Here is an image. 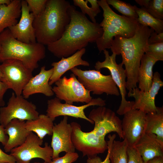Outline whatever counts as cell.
Segmentation results:
<instances>
[{
  "mask_svg": "<svg viewBox=\"0 0 163 163\" xmlns=\"http://www.w3.org/2000/svg\"><path fill=\"white\" fill-rule=\"evenodd\" d=\"M70 21L61 37L47 45L48 50L58 58H66L85 48L89 43L96 42L102 35L99 24L89 20L75 6L69 8Z\"/></svg>",
  "mask_w": 163,
  "mask_h": 163,
  "instance_id": "cell-1",
  "label": "cell"
},
{
  "mask_svg": "<svg viewBox=\"0 0 163 163\" xmlns=\"http://www.w3.org/2000/svg\"><path fill=\"white\" fill-rule=\"evenodd\" d=\"M154 31L139 24L133 37L125 38L117 36L112 42L110 49L113 53L122 56L121 63L125 66L127 78L126 88L129 92L137 87L141 60L145 53L148 39Z\"/></svg>",
  "mask_w": 163,
  "mask_h": 163,
  "instance_id": "cell-2",
  "label": "cell"
},
{
  "mask_svg": "<svg viewBox=\"0 0 163 163\" xmlns=\"http://www.w3.org/2000/svg\"><path fill=\"white\" fill-rule=\"evenodd\" d=\"M69 2L47 0L43 11L33 23L37 42L47 46L59 40L70 21Z\"/></svg>",
  "mask_w": 163,
  "mask_h": 163,
  "instance_id": "cell-3",
  "label": "cell"
},
{
  "mask_svg": "<svg viewBox=\"0 0 163 163\" xmlns=\"http://www.w3.org/2000/svg\"><path fill=\"white\" fill-rule=\"evenodd\" d=\"M0 62L11 59L19 60L32 71L46 56L44 45L37 42L27 44L21 42L12 36L8 28L0 34Z\"/></svg>",
  "mask_w": 163,
  "mask_h": 163,
  "instance_id": "cell-4",
  "label": "cell"
},
{
  "mask_svg": "<svg viewBox=\"0 0 163 163\" xmlns=\"http://www.w3.org/2000/svg\"><path fill=\"white\" fill-rule=\"evenodd\" d=\"M97 2L103 11L104 18L99 24L103 29V33L96 42L100 53L105 49L110 48L113 38L116 36L125 38L133 37L139 24L136 20L116 13L106 0H98Z\"/></svg>",
  "mask_w": 163,
  "mask_h": 163,
  "instance_id": "cell-5",
  "label": "cell"
},
{
  "mask_svg": "<svg viewBox=\"0 0 163 163\" xmlns=\"http://www.w3.org/2000/svg\"><path fill=\"white\" fill-rule=\"evenodd\" d=\"M70 70L85 88L92 92L94 94L100 95L104 93L107 95L119 96L120 93L110 75H104L100 70H83L74 67Z\"/></svg>",
  "mask_w": 163,
  "mask_h": 163,
  "instance_id": "cell-6",
  "label": "cell"
},
{
  "mask_svg": "<svg viewBox=\"0 0 163 163\" xmlns=\"http://www.w3.org/2000/svg\"><path fill=\"white\" fill-rule=\"evenodd\" d=\"M43 142V139L30 132L24 143L12 149L10 155L14 158L16 163H30L32 159L36 158L50 163L52 160L53 150L47 142L45 143L44 147H41Z\"/></svg>",
  "mask_w": 163,
  "mask_h": 163,
  "instance_id": "cell-7",
  "label": "cell"
},
{
  "mask_svg": "<svg viewBox=\"0 0 163 163\" xmlns=\"http://www.w3.org/2000/svg\"><path fill=\"white\" fill-rule=\"evenodd\" d=\"M105 59L101 62L98 61L95 63L94 67L97 70H100L104 68L107 69L110 73V75L118 87L121 97L120 106L117 111V113L120 115H123L126 112L132 109L134 101L126 100V78L125 69L121 63L117 64L116 62L117 55L113 53L110 55L109 52L105 49L103 50Z\"/></svg>",
  "mask_w": 163,
  "mask_h": 163,
  "instance_id": "cell-8",
  "label": "cell"
},
{
  "mask_svg": "<svg viewBox=\"0 0 163 163\" xmlns=\"http://www.w3.org/2000/svg\"><path fill=\"white\" fill-rule=\"evenodd\" d=\"M39 115L36 105L23 96L16 95L13 92L7 106L0 108V122L5 128L12 120L24 121L34 120Z\"/></svg>",
  "mask_w": 163,
  "mask_h": 163,
  "instance_id": "cell-9",
  "label": "cell"
},
{
  "mask_svg": "<svg viewBox=\"0 0 163 163\" xmlns=\"http://www.w3.org/2000/svg\"><path fill=\"white\" fill-rule=\"evenodd\" d=\"M70 124L72 128V143L75 149L82 153L83 157L86 155L88 158L93 157L107 150V143L105 138L97 136L92 131H83L77 122H73Z\"/></svg>",
  "mask_w": 163,
  "mask_h": 163,
  "instance_id": "cell-10",
  "label": "cell"
},
{
  "mask_svg": "<svg viewBox=\"0 0 163 163\" xmlns=\"http://www.w3.org/2000/svg\"><path fill=\"white\" fill-rule=\"evenodd\" d=\"M68 78L66 76L55 83L52 90L56 97L65 103L72 105L73 102L88 104L92 99L90 92L84 87L73 73Z\"/></svg>",
  "mask_w": 163,
  "mask_h": 163,
  "instance_id": "cell-11",
  "label": "cell"
},
{
  "mask_svg": "<svg viewBox=\"0 0 163 163\" xmlns=\"http://www.w3.org/2000/svg\"><path fill=\"white\" fill-rule=\"evenodd\" d=\"M2 73V81L16 95H21L25 86L33 76V71L26 68L20 60L14 59L6 60L0 65Z\"/></svg>",
  "mask_w": 163,
  "mask_h": 163,
  "instance_id": "cell-12",
  "label": "cell"
},
{
  "mask_svg": "<svg viewBox=\"0 0 163 163\" xmlns=\"http://www.w3.org/2000/svg\"><path fill=\"white\" fill-rule=\"evenodd\" d=\"M88 118L94 123L92 131L97 136L105 138L108 133L115 132L120 139H123L122 120L111 109L99 106L91 111Z\"/></svg>",
  "mask_w": 163,
  "mask_h": 163,
  "instance_id": "cell-13",
  "label": "cell"
},
{
  "mask_svg": "<svg viewBox=\"0 0 163 163\" xmlns=\"http://www.w3.org/2000/svg\"><path fill=\"white\" fill-rule=\"evenodd\" d=\"M106 101L100 97L92 98L89 103L81 106H76L66 103L63 104L61 100L56 97L47 101L46 115L53 121L56 117L59 116H69L76 118L85 119L92 124L94 122L87 117L84 110L92 106H104Z\"/></svg>",
  "mask_w": 163,
  "mask_h": 163,
  "instance_id": "cell-14",
  "label": "cell"
},
{
  "mask_svg": "<svg viewBox=\"0 0 163 163\" xmlns=\"http://www.w3.org/2000/svg\"><path fill=\"white\" fill-rule=\"evenodd\" d=\"M146 114L140 110L131 109L123 115L122 120L123 140L128 146L133 147L145 133Z\"/></svg>",
  "mask_w": 163,
  "mask_h": 163,
  "instance_id": "cell-15",
  "label": "cell"
},
{
  "mask_svg": "<svg viewBox=\"0 0 163 163\" xmlns=\"http://www.w3.org/2000/svg\"><path fill=\"white\" fill-rule=\"evenodd\" d=\"M163 86L160 74L158 72H155L152 85L149 91H142L136 87L128 93L129 97L135 99L132 109L140 110L145 114L155 112L157 110L155 103V96Z\"/></svg>",
  "mask_w": 163,
  "mask_h": 163,
  "instance_id": "cell-16",
  "label": "cell"
},
{
  "mask_svg": "<svg viewBox=\"0 0 163 163\" xmlns=\"http://www.w3.org/2000/svg\"><path fill=\"white\" fill-rule=\"evenodd\" d=\"M68 116H64L63 119L53 126L51 142L53 151L52 160L59 157L61 152H75L71 139L72 128L70 124L68 123Z\"/></svg>",
  "mask_w": 163,
  "mask_h": 163,
  "instance_id": "cell-17",
  "label": "cell"
},
{
  "mask_svg": "<svg viewBox=\"0 0 163 163\" xmlns=\"http://www.w3.org/2000/svg\"><path fill=\"white\" fill-rule=\"evenodd\" d=\"M21 14L19 22L9 27L12 35L15 39L26 43L36 42L33 23L35 16L30 13L26 0H21Z\"/></svg>",
  "mask_w": 163,
  "mask_h": 163,
  "instance_id": "cell-18",
  "label": "cell"
},
{
  "mask_svg": "<svg viewBox=\"0 0 163 163\" xmlns=\"http://www.w3.org/2000/svg\"><path fill=\"white\" fill-rule=\"evenodd\" d=\"M53 68L46 70V67L42 66L40 72L33 76L24 88L22 94L25 99L36 93H41L47 97L53 96L54 93L52 87L49 84L50 79L53 72Z\"/></svg>",
  "mask_w": 163,
  "mask_h": 163,
  "instance_id": "cell-19",
  "label": "cell"
},
{
  "mask_svg": "<svg viewBox=\"0 0 163 163\" xmlns=\"http://www.w3.org/2000/svg\"><path fill=\"white\" fill-rule=\"evenodd\" d=\"M133 147L145 163L155 157L163 156V142L154 134L145 133Z\"/></svg>",
  "mask_w": 163,
  "mask_h": 163,
  "instance_id": "cell-20",
  "label": "cell"
},
{
  "mask_svg": "<svg viewBox=\"0 0 163 163\" xmlns=\"http://www.w3.org/2000/svg\"><path fill=\"white\" fill-rule=\"evenodd\" d=\"M85 51V48H83L69 56L62 57L59 61L53 62L51 66L53 71L49 82V85H51L55 83L67 71L77 66H89V63L82 59Z\"/></svg>",
  "mask_w": 163,
  "mask_h": 163,
  "instance_id": "cell-21",
  "label": "cell"
},
{
  "mask_svg": "<svg viewBox=\"0 0 163 163\" xmlns=\"http://www.w3.org/2000/svg\"><path fill=\"white\" fill-rule=\"evenodd\" d=\"M25 121L17 119L11 120L5 127V132L8 139L4 146L5 152H10L13 148L21 145L25 141L30 132L25 127Z\"/></svg>",
  "mask_w": 163,
  "mask_h": 163,
  "instance_id": "cell-22",
  "label": "cell"
},
{
  "mask_svg": "<svg viewBox=\"0 0 163 163\" xmlns=\"http://www.w3.org/2000/svg\"><path fill=\"white\" fill-rule=\"evenodd\" d=\"M21 0H11L8 5H0V34L5 29L14 25L21 14Z\"/></svg>",
  "mask_w": 163,
  "mask_h": 163,
  "instance_id": "cell-23",
  "label": "cell"
},
{
  "mask_svg": "<svg viewBox=\"0 0 163 163\" xmlns=\"http://www.w3.org/2000/svg\"><path fill=\"white\" fill-rule=\"evenodd\" d=\"M157 61L155 59L145 53L142 56L138 78V88L141 91H147L150 89L152 83L153 68Z\"/></svg>",
  "mask_w": 163,
  "mask_h": 163,
  "instance_id": "cell-24",
  "label": "cell"
},
{
  "mask_svg": "<svg viewBox=\"0 0 163 163\" xmlns=\"http://www.w3.org/2000/svg\"><path fill=\"white\" fill-rule=\"evenodd\" d=\"M53 121L46 115H39L36 119L27 120L25 127L29 132H34L41 139L46 135L52 136L54 124Z\"/></svg>",
  "mask_w": 163,
  "mask_h": 163,
  "instance_id": "cell-25",
  "label": "cell"
},
{
  "mask_svg": "<svg viewBox=\"0 0 163 163\" xmlns=\"http://www.w3.org/2000/svg\"><path fill=\"white\" fill-rule=\"evenodd\" d=\"M145 133L154 134L163 142V107H157L155 112L146 114Z\"/></svg>",
  "mask_w": 163,
  "mask_h": 163,
  "instance_id": "cell-26",
  "label": "cell"
},
{
  "mask_svg": "<svg viewBox=\"0 0 163 163\" xmlns=\"http://www.w3.org/2000/svg\"><path fill=\"white\" fill-rule=\"evenodd\" d=\"M135 10L138 16L137 21L143 26L150 27L154 31L163 32V20L156 18L150 14L144 8H139L134 5Z\"/></svg>",
  "mask_w": 163,
  "mask_h": 163,
  "instance_id": "cell-27",
  "label": "cell"
},
{
  "mask_svg": "<svg viewBox=\"0 0 163 163\" xmlns=\"http://www.w3.org/2000/svg\"><path fill=\"white\" fill-rule=\"evenodd\" d=\"M127 143L124 140L120 141L115 140L110 152V163H127Z\"/></svg>",
  "mask_w": 163,
  "mask_h": 163,
  "instance_id": "cell-28",
  "label": "cell"
},
{
  "mask_svg": "<svg viewBox=\"0 0 163 163\" xmlns=\"http://www.w3.org/2000/svg\"><path fill=\"white\" fill-rule=\"evenodd\" d=\"M135 1L154 17L163 20V0H136Z\"/></svg>",
  "mask_w": 163,
  "mask_h": 163,
  "instance_id": "cell-29",
  "label": "cell"
},
{
  "mask_svg": "<svg viewBox=\"0 0 163 163\" xmlns=\"http://www.w3.org/2000/svg\"><path fill=\"white\" fill-rule=\"evenodd\" d=\"M108 5L121 13L123 15L137 20L138 16L135 11L134 5L120 0H106Z\"/></svg>",
  "mask_w": 163,
  "mask_h": 163,
  "instance_id": "cell-30",
  "label": "cell"
},
{
  "mask_svg": "<svg viewBox=\"0 0 163 163\" xmlns=\"http://www.w3.org/2000/svg\"><path fill=\"white\" fill-rule=\"evenodd\" d=\"M145 54L158 61L163 60V42L148 44Z\"/></svg>",
  "mask_w": 163,
  "mask_h": 163,
  "instance_id": "cell-31",
  "label": "cell"
},
{
  "mask_svg": "<svg viewBox=\"0 0 163 163\" xmlns=\"http://www.w3.org/2000/svg\"><path fill=\"white\" fill-rule=\"evenodd\" d=\"M30 12L34 16L40 14L44 10L47 0H26Z\"/></svg>",
  "mask_w": 163,
  "mask_h": 163,
  "instance_id": "cell-32",
  "label": "cell"
},
{
  "mask_svg": "<svg viewBox=\"0 0 163 163\" xmlns=\"http://www.w3.org/2000/svg\"><path fill=\"white\" fill-rule=\"evenodd\" d=\"M73 2L75 6H77L80 8L82 13L88 15L92 22L96 23L95 18L97 14L91 7L88 5L87 0L85 1L83 0H73Z\"/></svg>",
  "mask_w": 163,
  "mask_h": 163,
  "instance_id": "cell-33",
  "label": "cell"
},
{
  "mask_svg": "<svg viewBox=\"0 0 163 163\" xmlns=\"http://www.w3.org/2000/svg\"><path fill=\"white\" fill-rule=\"evenodd\" d=\"M116 137L115 134L112 135H109L108 136V140L107 141L108 146V152L107 156L104 160L102 161L101 158L96 156L95 157L88 158L87 160V163H110V150L113 142Z\"/></svg>",
  "mask_w": 163,
  "mask_h": 163,
  "instance_id": "cell-34",
  "label": "cell"
},
{
  "mask_svg": "<svg viewBox=\"0 0 163 163\" xmlns=\"http://www.w3.org/2000/svg\"><path fill=\"white\" fill-rule=\"evenodd\" d=\"M78 157V155L76 152H67L62 157L52 159L50 163H72L76 161Z\"/></svg>",
  "mask_w": 163,
  "mask_h": 163,
  "instance_id": "cell-35",
  "label": "cell"
},
{
  "mask_svg": "<svg viewBox=\"0 0 163 163\" xmlns=\"http://www.w3.org/2000/svg\"><path fill=\"white\" fill-rule=\"evenodd\" d=\"M127 163H145L137 151L133 147H127Z\"/></svg>",
  "mask_w": 163,
  "mask_h": 163,
  "instance_id": "cell-36",
  "label": "cell"
},
{
  "mask_svg": "<svg viewBox=\"0 0 163 163\" xmlns=\"http://www.w3.org/2000/svg\"><path fill=\"white\" fill-rule=\"evenodd\" d=\"M161 42H163V32L158 33L154 31L151 34L148 40V44Z\"/></svg>",
  "mask_w": 163,
  "mask_h": 163,
  "instance_id": "cell-37",
  "label": "cell"
},
{
  "mask_svg": "<svg viewBox=\"0 0 163 163\" xmlns=\"http://www.w3.org/2000/svg\"><path fill=\"white\" fill-rule=\"evenodd\" d=\"M9 89L8 85L0 79V108L5 105L4 96L5 93Z\"/></svg>",
  "mask_w": 163,
  "mask_h": 163,
  "instance_id": "cell-38",
  "label": "cell"
},
{
  "mask_svg": "<svg viewBox=\"0 0 163 163\" xmlns=\"http://www.w3.org/2000/svg\"><path fill=\"white\" fill-rule=\"evenodd\" d=\"M0 162L16 163L14 158L4 152L0 148Z\"/></svg>",
  "mask_w": 163,
  "mask_h": 163,
  "instance_id": "cell-39",
  "label": "cell"
},
{
  "mask_svg": "<svg viewBox=\"0 0 163 163\" xmlns=\"http://www.w3.org/2000/svg\"><path fill=\"white\" fill-rule=\"evenodd\" d=\"M8 136L6 134L5 128L1 125L0 122V142L4 146L7 143Z\"/></svg>",
  "mask_w": 163,
  "mask_h": 163,
  "instance_id": "cell-40",
  "label": "cell"
},
{
  "mask_svg": "<svg viewBox=\"0 0 163 163\" xmlns=\"http://www.w3.org/2000/svg\"><path fill=\"white\" fill-rule=\"evenodd\" d=\"M88 2L90 3L91 5V8L96 13L98 14L101 11L99 5L98 3L97 0H87Z\"/></svg>",
  "mask_w": 163,
  "mask_h": 163,
  "instance_id": "cell-41",
  "label": "cell"
},
{
  "mask_svg": "<svg viewBox=\"0 0 163 163\" xmlns=\"http://www.w3.org/2000/svg\"><path fill=\"white\" fill-rule=\"evenodd\" d=\"M147 163H163V156L155 157L149 161Z\"/></svg>",
  "mask_w": 163,
  "mask_h": 163,
  "instance_id": "cell-42",
  "label": "cell"
},
{
  "mask_svg": "<svg viewBox=\"0 0 163 163\" xmlns=\"http://www.w3.org/2000/svg\"><path fill=\"white\" fill-rule=\"evenodd\" d=\"M11 1L10 0H0V5L5 4L8 5L10 4Z\"/></svg>",
  "mask_w": 163,
  "mask_h": 163,
  "instance_id": "cell-43",
  "label": "cell"
},
{
  "mask_svg": "<svg viewBox=\"0 0 163 163\" xmlns=\"http://www.w3.org/2000/svg\"><path fill=\"white\" fill-rule=\"evenodd\" d=\"M2 73L0 70V79L1 80V81L2 78Z\"/></svg>",
  "mask_w": 163,
  "mask_h": 163,
  "instance_id": "cell-44",
  "label": "cell"
},
{
  "mask_svg": "<svg viewBox=\"0 0 163 163\" xmlns=\"http://www.w3.org/2000/svg\"><path fill=\"white\" fill-rule=\"evenodd\" d=\"M34 163H46V162H43V163H40V162H35Z\"/></svg>",
  "mask_w": 163,
  "mask_h": 163,
  "instance_id": "cell-45",
  "label": "cell"
},
{
  "mask_svg": "<svg viewBox=\"0 0 163 163\" xmlns=\"http://www.w3.org/2000/svg\"><path fill=\"white\" fill-rule=\"evenodd\" d=\"M0 163H9L7 162H0Z\"/></svg>",
  "mask_w": 163,
  "mask_h": 163,
  "instance_id": "cell-46",
  "label": "cell"
},
{
  "mask_svg": "<svg viewBox=\"0 0 163 163\" xmlns=\"http://www.w3.org/2000/svg\"><path fill=\"white\" fill-rule=\"evenodd\" d=\"M1 48L0 46V50H1Z\"/></svg>",
  "mask_w": 163,
  "mask_h": 163,
  "instance_id": "cell-47",
  "label": "cell"
}]
</instances>
